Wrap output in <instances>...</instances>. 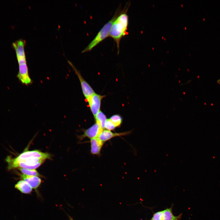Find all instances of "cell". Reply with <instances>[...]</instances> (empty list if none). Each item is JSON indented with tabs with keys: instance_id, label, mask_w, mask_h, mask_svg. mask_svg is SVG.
Returning <instances> with one entry per match:
<instances>
[{
	"instance_id": "obj_1",
	"label": "cell",
	"mask_w": 220,
	"mask_h": 220,
	"mask_svg": "<svg viewBox=\"0 0 220 220\" xmlns=\"http://www.w3.org/2000/svg\"><path fill=\"white\" fill-rule=\"evenodd\" d=\"M128 7L120 12L114 21L112 26L109 36L116 42L119 53L120 42L122 38L127 33L129 18L127 14Z\"/></svg>"
},
{
	"instance_id": "obj_2",
	"label": "cell",
	"mask_w": 220,
	"mask_h": 220,
	"mask_svg": "<svg viewBox=\"0 0 220 220\" xmlns=\"http://www.w3.org/2000/svg\"><path fill=\"white\" fill-rule=\"evenodd\" d=\"M29 157L37 158L46 160L50 159L51 155L47 153L34 150L24 152L14 158L12 159L9 156H8L6 160L8 163V168L11 169L18 167V165L20 162Z\"/></svg>"
},
{
	"instance_id": "obj_3",
	"label": "cell",
	"mask_w": 220,
	"mask_h": 220,
	"mask_svg": "<svg viewBox=\"0 0 220 220\" xmlns=\"http://www.w3.org/2000/svg\"><path fill=\"white\" fill-rule=\"evenodd\" d=\"M120 12V11H119L118 10L116 12L113 17L104 25L94 38L82 51V53L86 52L91 51L100 42L109 36L112 24Z\"/></svg>"
},
{
	"instance_id": "obj_4",
	"label": "cell",
	"mask_w": 220,
	"mask_h": 220,
	"mask_svg": "<svg viewBox=\"0 0 220 220\" xmlns=\"http://www.w3.org/2000/svg\"><path fill=\"white\" fill-rule=\"evenodd\" d=\"M68 62L72 66L77 75L80 83L83 94L86 100H87L95 93L94 91L89 84L84 80L80 72L69 61H68Z\"/></svg>"
},
{
	"instance_id": "obj_5",
	"label": "cell",
	"mask_w": 220,
	"mask_h": 220,
	"mask_svg": "<svg viewBox=\"0 0 220 220\" xmlns=\"http://www.w3.org/2000/svg\"><path fill=\"white\" fill-rule=\"evenodd\" d=\"M45 160L35 157L27 158L20 162L18 167L29 169H35L40 166Z\"/></svg>"
},
{
	"instance_id": "obj_6",
	"label": "cell",
	"mask_w": 220,
	"mask_h": 220,
	"mask_svg": "<svg viewBox=\"0 0 220 220\" xmlns=\"http://www.w3.org/2000/svg\"><path fill=\"white\" fill-rule=\"evenodd\" d=\"M103 130L100 125L96 122L89 128L83 130V134L78 137L80 141L85 138L87 137L92 139L97 138Z\"/></svg>"
},
{
	"instance_id": "obj_7",
	"label": "cell",
	"mask_w": 220,
	"mask_h": 220,
	"mask_svg": "<svg viewBox=\"0 0 220 220\" xmlns=\"http://www.w3.org/2000/svg\"><path fill=\"white\" fill-rule=\"evenodd\" d=\"M103 97V96L95 93L87 100L94 117L100 111L101 102Z\"/></svg>"
},
{
	"instance_id": "obj_8",
	"label": "cell",
	"mask_w": 220,
	"mask_h": 220,
	"mask_svg": "<svg viewBox=\"0 0 220 220\" xmlns=\"http://www.w3.org/2000/svg\"><path fill=\"white\" fill-rule=\"evenodd\" d=\"M17 77L22 83L26 85L32 83V80L29 75L27 63L19 65V72Z\"/></svg>"
},
{
	"instance_id": "obj_9",
	"label": "cell",
	"mask_w": 220,
	"mask_h": 220,
	"mask_svg": "<svg viewBox=\"0 0 220 220\" xmlns=\"http://www.w3.org/2000/svg\"><path fill=\"white\" fill-rule=\"evenodd\" d=\"M130 133V131L114 133L110 131L104 130L97 138L100 141L104 142L114 137L127 135Z\"/></svg>"
},
{
	"instance_id": "obj_10",
	"label": "cell",
	"mask_w": 220,
	"mask_h": 220,
	"mask_svg": "<svg viewBox=\"0 0 220 220\" xmlns=\"http://www.w3.org/2000/svg\"><path fill=\"white\" fill-rule=\"evenodd\" d=\"M23 180L27 182L33 189L38 188L41 184L42 180L38 177L30 176L24 174L20 175Z\"/></svg>"
},
{
	"instance_id": "obj_11",
	"label": "cell",
	"mask_w": 220,
	"mask_h": 220,
	"mask_svg": "<svg viewBox=\"0 0 220 220\" xmlns=\"http://www.w3.org/2000/svg\"><path fill=\"white\" fill-rule=\"evenodd\" d=\"M26 44L25 40L20 39L13 42V46L16 51L17 58L26 57L24 46Z\"/></svg>"
},
{
	"instance_id": "obj_12",
	"label": "cell",
	"mask_w": 220,
	"mask_h": 220,
	"mask_svg": "<svg viewBox=\"0 0 220 220\" xmlns=\"http://www.w3.org/2000/svg\"><path fill=\"white\" fill-rule=\"evenodd\" d=\"M90 152L93 155H99L104 142L98 138L90 139Z\"/></svg>"
},
{
	"instance_id": "obj_13",
	"label": "cell",
	"mask_w": 220,
	"mask_h": 220,
	"mask_svg": "<svg viewBox=\"0 0 220 220\" xmlns=\"http://www.w3.org/2000/svg\"><path fill=\"white\" fill-rule=\"evenodd\" d=\"M15 188L22 193L29 194L32 191V188L24 180L19 181L15 185Z\"/></svg>"
},
{
	"instance_id": "obj_14",
	"label": "cell",
	"mask_w": 220,
	"mask_h": 220,
	"mask_svg": "<svg viewBox=\"0 0 220 220\" xmlns=\"http://www.w3.org/2000/svg\"><path fill=\"white\" fill-rule=\"evenodd\" d=\"M181 216V214L177 216L174 215L173 214L171 207L167 208L163 210V220H180Z\"/></svg>"
},
{
	"instance_id": "obj_15",
	"label": "cell",
	"mask_w": 220,
	"mask_h": 220,
	"mask_svg": "<svg viewBox=\"0 0 220 220\" xmlns=\"http://www.w3.org/2000/svg\"><path fill=\"white\" fill-rule=\"evenodd\" d=\"M94 118L96 122L104 130L105 128V123L107 119L105 114L100 111Z\"/></svg>"
},
{
	"instance_id": "obj_16",
	"label": "cell",
	"mask_w": 220,
	"mask_h": 220,
	"mask_svg": "<svg viewBox=\"0 0 220 220\" xmlns=\"http://www.w3.org/2000/svg\"><path fill=\"white\" fill-rule=\"evenodd\" d=\"M18 169L23 174L30 176L42 177L41 175L35 169H29L22 168H19Z\"/></svg>"
},
{
	"instance_id": "obj_17",
	"label": "cell",
	"mask_w": 220,
	"mask_h": 220,
	"mask_svg": "<svg viewBox=\"0 0 220 220\" xmlns=\"http://www.w3.org/2000/svg\"><path fill=\"white\" fill-rule=\"evenodd\" d=\"M110 119L116 127H119L122 121V117L118 115H115L112 116Z\"/></svg>"
},
{
	"instance_id": "obj_18",
	"label": "cell",
	"mask_w": 220,
	"mask_h": 220,
	"mask_svg": "<svg viewBox=\"0 0 220 220\" xmlns=\"http://www.w3.org/2000/svg\"><path fill=\"white\" fill-rule=\"evenodd\" d=\"M163 210L155 213L150 220H163Z\"/></svg>"
},
{
	"instance_id": "obj_19",
	"label": "cell",
	"mask_w": 220,
	"mask_h": 220,
	"mask_svg": "<svg viewBox=\"0 0 220 220\" xmlns=\"http://www.w3.org/2000/svg\"><path fill=\"white\" fill-rule=\"evenodd\" d=\"M116 127L110 119H107L105 125V128L107 130L109 131L113 130Z\"/></svg>"
},
{
	"instance_id": "obj_20",
	"label": "cell",
	"mask_w": 220,
	"mask_h": 220,
	"mask_svg": "<svg viewBox=\"0 0 220 220\" xmlns=\"http://www.w3.org/2000/svg\"><path fill=\"white\" fill-rule=\"evenodd\" d=\"M217 82L218 84H220V78L217 80Z\"/></svg>"
},
{
	"instance_id": "obj_21",
	"label": "cell",
	"mask_w": 220,
	"mask_h": 220,
	"mask_svg": "<svg viewBox=\"0 0 220 220\" xmlns=\"http://www.w3.org/2000/svg\"><path fill=\"white\" fill-rule=\"evenodd\" d=\"M69 220H74L72 218H70Z\"/></svg>"
}]
</instances>
